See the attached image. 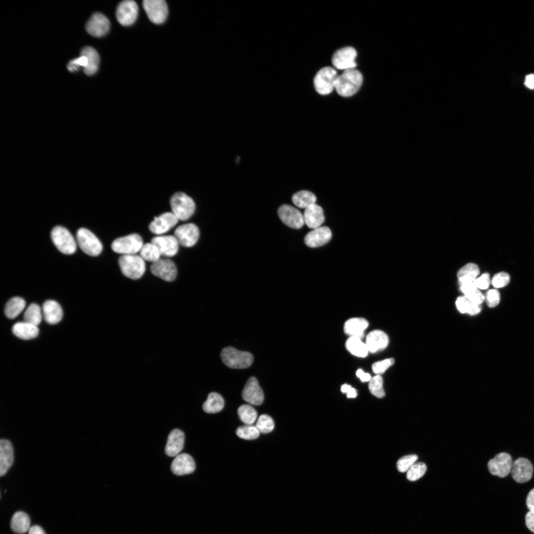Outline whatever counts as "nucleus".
Masks as SVG:
<instances>
[{
  "label": "nucleus",
  "mask_w": 534,
  "mask_h": 534,
  "mask_svg": "<svg viewBox=\"0 0 534 534\" xmlns=\"http://www.w3.org/2000/svg\"><path fill=\"white\" fill-rule=\"evenodd\" d=\"M362 81L361 73L355 68H351L344 70L341 75L337 76L334 88L340 95L349 97L359 90Z\"/></svg>",
  "instance_id": "obj_1"
},
{
  "label": "nucleus",
  "mask_w": 534,
  "mask_h": 534,
  "mask_svg": "<svg viewBox=\"0 0 534 534\" xmlns=\"http://www.w3.org/2000/svg\"><path fill=\"white\" fill-rule=\"evenodd\" d=\"M221 357L226 366L233 369L247 368L251 365L254 358L251 353L241 351L232 347L223 348Z\"/></svg>",
  "instance_id": "obj_2"
},
{
  "label": "nucleus",
  "mask_w": 534,
  "mask_h": 534,
  "mask_svg": "<svg viewBox=\"0 0 534 534\" xmlns=\"http://www.w3.org/2000/svg\"><path fill=\"white\" fill-rule=\"evenodd\" d=\"M145 261L140 256L125 255L121 256L118 261L122 273L132 279L140 278L145 270Z\"/></svg>",
  "instance_id": "obj_3"
},
{
  "label": "nucleus",
  "mask_w": 534,
  "mask_h": 534,
  "mask_svg": "<svg viewBox=\"0 0 534 534\" xmlns=\"http://www.w3.org/2000/svg\"><path fill=\"white\" fill-rule=\"evenodd\" d=\"M170 204L172 213L180 220H188L194 213L195 204L193 199L186 194L178 192L171 197Z\"/></svg>",
  "instance_id": "obj_4"
},
{
  "label": "nucleus",
  "mask_w": 534,
  "mask_h": 534,
  "mask_svg": "<svg viewBox=\"0 0 534 534\" xmlns=\"http://www.w3.org/2000/svg\"><path fill=\"white\" fill-rule=\"evenodd\" d=\"M52 241L62 253L71 255L75 253L77 248L75 240L70 231L64 227L56 226L51 232Z\"/></svg>",
  "instance_id": "obj_5"
},
{
  "label": "nucleus",
  "mask_w": 534,
  "mask_h": 534,
  "mask_svg": "<svg viewBox=\"0 0 534 534\" xmlns=\"http://www.w3.org/2000/svg\"><path fill=\"white\" fill-rule=\"evenodd\" d=\"M143 245L141 237L133 233L116 239L112 242L111 248L115 252L122 255H133L139 252Z\"/></svg>",
  "instance_id": "obj_6"
},
{
  "label": "nucleus",
  "mask_w": 534,
  "mask_h": 534,
  "mask_svg": "<svg viewBox=\"0 0 534 534\" xmlns=\"http://www.w3.org/2000/svg\"><path fill=\"white\" fill-rule=\"evenodd\" d=\"M77 243L86 254L96 256L102 250V244L98 238L90 230L85 228H79L76 234Z\"/></svg>",
  "instance_id": "obj_7"
},
{
  "label": "nucleus",
  "mask_w": 534,
  "mask_h": 534,
  "mask_svg": "<svg viewBox=\"0 0 534 534\" xmlns=\"http://www.w3.org/2000/svg\"><path fill=\"white\" fill-rule=\"evenodd\" d=\"M337 76L336 71L331 67L321 68L316 73L313 80L316 91L322 95L330 93L334 88Z\"/></svg>",
  "instance_id": "obj_8"
},
{
  "label": "nucleus",
  "mask_w": 534,
  "mask_h": 534,
  "mask_svg": "<svg viewBox=\"0 0 534 534\" xmlns=\"http://www.w3.org/2000/svg\"><path fill=\"white\" fill-rule=\"evenodd\" d=\"M143 8L149 20L156 24L164 23L168 14V7L164 0H144Z\"/></svg>",
  "instance_id": "obj_9"
},
{
  "label": "nucleus",
  "mask_w": 534,
  "mask_h": 534,
  "mask_svg": "<svg viewBox=\"0 0 534 534\" xmlns=\"http://www.w3.org/2000/svg\"><path fill=\"white\" fill-rule=\"evenodd\" d=\"M513 463L511 456L507 452H502L489 460L488 468L491 475L504 478L510 473Z\"/></svg>",
  "instance_id": "obj_10"
},
{
  "label": "nucleus",
  "mask_w": 534,
  "mask_h": 534,
  "mask_svg": "<svg viewBox=\"0 0 534 534\" xmlns=\"http://www.w3.org/2000/svg\"><path fill=\"white\" fill-rule=\"evenodd\" d=\"M138 13V7L137 3L134 0H126L118 4L116 16L121 25L129 26L136 20Z\"/></svg>",
  "instance_id": "obj_11"
},
{
  "label": "nucleus",
  "mask_w": 534,
  "mask_h": 534,
  "mask_svg": "<svg viewBox=\"0 0 534 534\" xmlns=\"http://www.w3.org/2000/svg\"><path fill=\"white\" fill-rule=\"evenodd\" d=\"M278 215L286 225L294 229H299L304 224L303 214L295 207L283 204L277 211Z\"/></svg>",
  "instance_id": "obj_12"
},
{
  "label": "nucleus",
  "mask_w": 534,
  "mask_h": 534,
  "mask_svg": "<svg viewBox=\"0 0 534 534\" xmlns=\"http://www.w3.org/2000/svg\"><path fill=\"white\" fill-rule=\"evenodd\" d=\"M174 236L179 244L185 247H190L197 242L199 237V230L197 225L193 223H185L176 229Z\"/></svg>",
  "instance_id": "obj_13"
},
{
  "label": "nucleus",
  "mask_w": 534,
  "mask_h": 534,
  "mask_svg": "<svg viewBox=\"0 0 534 534\" xmlns=\"http://www.w3.org/2000/svg\"><path fill=\"white\" fill-rule=\"evenodd\" d=\"M357 53L352 46L343 47L337 50L332 58L333 66L338 69L347 70L356 66L355 58Z\"/></svg>",
  "instance_id": "obj_14"
},
{
  "label": "nucleus",
  "mask_w": 534,
  "mask_h": 534,
  "mask_svg": "<svg viewBox=\"0 0 534 534\" xmlns=\"http://www.w3.org/2000/svg\"><path fill=\"white\" fill-rule=\"evenodd\" d=\"M150 269L154 275L167 281L174 280L177 274L175 263L168 259L160 258L151 264Z\"/></svg>",
  "instance_id": "obj_15"
},
{
  "label": "nucleus",
  "mask_w": 534,
  "mask_h": 534,
  "mask_svg": "<svg viewBox=\"0 0 534 534\" xmlns=\"http://www.w3.org/2000/svg\"><path fill=\"white\" fill-rule=\"evenodd\" d=\"M533 471V466L530 461L526 458L519 457L513 462L511 474L515 481L524 483L530 480Z\"/></svg>",
  "instance_id": "obj_16"
},
{
  "label": "nucleus",
  "mask_w": 534,
  "mask_h": 534,
  "mask_svg": "<svg viewBox=\"0 0 534 534\" xmlns=\"http://www.w3.org/2000/svg\"><path fill=\"white\" fill-rule=\"evenodd\" d=\"M110 23L104 14L96 12L88 21L86 29L91 36L101 37L105 36L110 30Z\"/></svg>",
  "instance_id": "obj_17"
},
{
  "label": "nucleus",
  "mask_w": 534,
  "mask_h": 534,
  "mask_svg": "<svg viewBox=\"0 0 534 534\" xmlns=\"http://www.w3.org/2000/svg\"><path fill=\"white\" fill-rule=\"evenodd\" d=\"M242 397L245 401L252 405H259L263 403L264 393L255 377H251L248 380L242 391Z\"/></svg>",
  "instance_id": "obj_18"
},
{
  "label": "nucleus",
  "mask_w": 534,
  "mask_h": 534,
  "mask_svg": "<svg viewBox=\"0 0 534 534\" xmlns=\"http://www.w3.org/2000/svg\"><path fill=\"white\" fill-rule=\"evenodd\" d=\"M178 219L172 212L163 213L154 218L149 225L150 231L160 235L168 232L178 223Z\"/></svg>",
  "instance_id": "obj_19"
},
{
  "label": "nucleus",
  "mask_w": 534,
  "mask_h": 534,
  "mask_svg": "<svg viewBox=\"0 0 534 534\" xmlns=\"http://www.w3.org/2000/svg\"><path fill=\"white\" fill-rule=\"evenodd\" d=\"M151 242L157 247L161 255L164 257H173L178 250L179 243L174 235L155 236L152 238Z\"/></svg>",
  "instance_id": "obj_20"
},
{
  "label": "nucleus",
  "mask_w": 534,
  "mask_h": 534,
  "mask_svg": "<svg viewBox=\"0 0 534 534\" xmlns=\"http://www.w3.org/2000/svg\"><path fill=\"white\" fill-rule=\"evenodd\" d=\"M331 237L332 233L328 227L320 226L308 232L304 238V242L309 247H318L327 243Z\"/></svg>",
  "instance_id": "obj_21"
},
{
  "label": "nucleus",
  "mask_w": 534,
  "mask_h": 534,
  "mask_svg": "<svg viewBox=\"0 0 534 534\" xmlns=\"http://www.w3.org/2000/svg\"><path fill=\"white\" fill-rule=\"evenodd\" d=\"M171 469L174 474L178 476L191 474L195 469V462L190 455L179 454L173 460Z\"/></svg>",
  "instance_id": "obj_22"
},
{
  "label": "nucleus",
  "mask_w": 534,
  "mask_h": 534,
  "mask_svg": "<svg viewBox=\"0 0 534 534\" xmlns=\"http://www.w3.org/2000/svg\"><path fill=\"white\" fill-rule=\"evenodd\" d=\"M389 342L387 334L380 330L370 332L366 337V345L369 352L374 353L385 349Z\"/></svg>",
  "instance_id": "obj_23"
},
{
  "label": "nucleus",
  "mask_w": 534,
  "mask_h": 534,
  "mask_svg": "<svg viewBox=\"0 0 534 534\" xmlns=\"http://www.w3.org/2000/svg\"><path fill=\"white\" fill-rule=\"evenodd\" d=\"M303 217L305 223L312 229L320 227L325 220L322 208L315 203L305 209Z\"/></svg>",
  "instance_id": "obj_24"
},
{
  "label": "nucleus",
  "mask_w": 534,
  "mask_h": 534,
  "mask_svg": "<svg viewBox=\"0 0 534 534\" xmlns=\"http://www.w3.org/2000/svg\"><path fill=\"white\" fill-rule=\"evenodd\" d=\"M184 434L180 430H172L168 436L165 451L171 457L176 456L183 449L184 443Z\"/></svg>",
  "instance_id": "obj_25"
},
{
  "label": "nucleus",
  "mask_w": 534,
  "mask_h": 534,
  "mask_svg": "<svg viewBox=\"0 0 534 534\" xmlns=\"http://www.w3.org/2000/svg\"><path fill=\"white\" fill-rule=\"evenodd\" d=\"M43 315L44 320L50 324L58 323L63 316V311L60 305L55 301H45L42 306Z\"/></svg>",
  "instance_id": "obj_26"
},
{
  "label": "nucleus",
  "mask_w": 534,
  "mask_h": 534,
  "mask_svg": "<svg viewBox=\"0 0 534 534\" xmlns=\"http://www.w3.org/2000/svg\"><path fill=\"white\" fill-rule=\"evenodd\" d=\"M14 459L11 442L5 439L0 442V475L4 476L12 465Z\"/></svg>",
  "instance_id": "obj_27"
},
{
  "label": "nucleus",
  "mask_w": 534,
  "mask_h": 534,
  "mask_svg": "<svg viewBox=\"0 0 534 534\" xmlns=\"http://www.w3.org/2000/svg\"><path fill=\"white\" fill-rule=\"evenodd\" d=\"M368 326L366 319L361 317H354L347 320L344 324L345 333L350 337H356L362 339L365 330Z\"/></svg>",
  "instance_id": "obj_28"
},
{
  "label": "nucleus",
  "mask_w": 534,
  "mask_h": 534,
  "mask_svg": "<svg viewBox=\"0 0 534 534\" xmlns=\"http://www.w3.org/2000/svg\"><path fill=\"white\" fill-rule=\"evenodd\" d=\"M12 331L16 336L23 340L34 338L39 332L37 326L25 321L15 323L12 326Z\"/></svg>",
  "instance_id": "obj_29"
},
{
  "label": "nucleus",
  "mask_w": 534,
  "mask_h": 534,
  "mask_svg": "<svg viewBox=\"0 0 534 534\" xmlns=\"http://www.w3.org/2000/svg\"><path fill=\"white\" fill-rule=\"evenodd\" d=\"M80 55L85 56L87 59V66L84 69L85 73L89 76L95 74L98 70L100 61L97 51L92 47L88 46L82 49Z\"/></svg>",
  "instance_id": "obj_30"
},
{
  "label": "nucleus",
  "mask_w": 534,
  "mask_h": 534,
  "mask_svg": "<svg viewBox=\"0 0 534 534\" xmlns=\"http://www.w3.org/2000/svg\"><path fill=\"white\" fill-rule=\"evenodd\" d=\"M10 527L12 530L16 533H26L31 527L29 516L23 511L15 512L11 518Z\"/></svg>",
  "instance_id": "obj_31"
},
{
  "label": "nucleus",
  "mask_w": 534,
  "mask_h": 534,
  "mask_svg": "<svg viewBox=\"0 0 534 534\" xmlns=\"http://www.w3.org/2000/svg\"><path fill=\"white\" fill-rule=\"evenodd\" d=\"M224 405L223 398L216 392L210 393L203 404V409L207 413H215L221 411Z\"/></svg>",
  "instance_id": "obj_32"
},
{
  "label": "nucleus",
  "mask_w": 534,
  "mask_h": 534,
  "mask_svg": "<svg viewBox=\"0 0 534 534\" xmlns=\"http://www.w3.org/2000/svg\"><path fill=\"white\" fill-rule=\"evenodd\" d=\"M480 273L478 266L474 263H468L461 267L457 272V277L461 283L473 282Z\"/></svg>",
  "instance_id": "obj_33"
},
{
  "label": "nucleus",
  "mask_w": 534,
  "mask_h": 534,
  "mask_svg": "<svg viewBox=\"0 0 534 534\" xmlns=\"http://www.w3.org/2000/svg\"><path fill=\"white\" fill-rule=\"evenodd\" d=\"M347 350L352 355L361 357L367 356L369 352L365 343L356 337H350L346 342Z\"/></svg>",
  "instance_id": "obj_34"
},
{
  "label": "nucleus",
  "mask_w": 534,
  "mask_h": 534,
  "mask_svg": "<svg viewBox=\"0 0 534 534\" xmlns=\"http://www.w3.org/2000/svg\"><path fill=\"white\" fill-rule=\"evenodd\" d=\"M25 306L26 302L23 298L19 297H13L6 304L5 314L8 318L13 319L23 311Z\"/></svg>",
  "instance_id": "obj_35"
},
{
  "label": "nucleus",
  "mask_w": 534,
  "mask_h": 534,
  "mask_svg": "<svg viewBox=\"0 0 534 534\" xmlns=\"http://www.w3.org/2000/svg\"><path fill=\"white\" fill-rule=\"evenodd\" d=\"M455 305L461 313H467L471 315L478 314L482 310L481 305L472 302L465 296L458 297L456 300Z\"/></svg>",
  "instance_id": "obj_36"
},
{
  "label": "nucleus",
  "mask_w": 534,
  "mask_h": 534,
  "mask_svg": "<svg viewBox=\"0 0 534 534\" xmlns=\"http://www.w3.org/2000/svg\"><path fill=\"white\" fill-rule=\"evenodd\" d=\"M292 201L297 207L306 209L310 205L315 203L316 198L311 191L301 190L292 196Z\"/></svg>",
  "instance_id": "obj_37"
},
{
  "label": "nucleus",
  "mask_w": 534,
  "mask_h": 534,
  "mask_svg": "<svg viewBox=\"0 0 534 534\" xmlns=\"http://www.w3.org/2000/svg\"><path fill=\"white\" fill-rule=\"evenodd\" d=\"M43 315L42 309L36 304H31L25 311L24 315V321L38 326L41 323Z\"/></svg>",
  "instance_id": "obj_38"
},
{
  "label": "nucleus",
  "mask_w": 534,
  "mask_h": 534,
  "mask_svg": "<svg viewBox=\"0 0 534 534\" xmlns=\"http://www.w3.org/2000/svg\"><path fill=\"white\" fill-rule=\"evenodd\" d=\"M139 253L140 257L144 261L152 263L159 260L161 256L157 247L152 242L143 244Z\"/></svg>",
  "instance_id": "obj_39"
},
{
  "label": "nucleus",
  "mask_w": 534,
  "mask_h": 534,
  "mask_svg": "<svg viewBox=\"0 0 534 534\" xmlns=\"http://www.w3.org/2000/svg\"><path fill=\"white\" fill-rule=\"evenodd\" d=\"M239 417L246 425H252L257 418L256 410L250 404H243L237 410Z\"/></svg>",
  "instance_id": "obj_40"
},
{
  "label": "nucleus",
  "mask_w": 534,
  "mask_h": 534,
  "mask_svg": "<svg viewBox=\"0 0 534 534\" xmlns=\"http://www.w3.org/2000/svg\"><path fill=\"white\" fill-rule=\"evenodd\" d=\"M368 388L370 393L378 398H382L385 396L383 378L380 375H376L371 378L369 381Z\"/></svg>",
  "instance_id": "obj_41"
},
{
  "label": "nucleus",
  "mask_w": 534,
  "mask_h": 534,
  "mask_svg": "<svg viewBox=\"0 0 534 534\" xmlns=\"http://www.w3.org/2000/svg\"><path fill=\"white\" fill-rule=\"evenodd\" d=\"M260 432L255 426L246 425L240 426L236 429V434L240 438L251 440L258 438Z\"/></svg>",
  "instance_id": "obj_42"
},
{
  "label": "nucleus",
  "mask_w": 534,
  "mask_h": 534,
  "mask_svg": "<svg viewBox=\"0 0 534 534\" xmlns=\"http://www.w3.org/2000/svg\"><path fill=\"white\" fill-rule=\"evenodd\" d=\"M426 470L424 463L415 462L407 470L406 478L410 481H415L424 475Z\"/></svg>",
  "instance_id": "obj_43"
},
{
  "label": "nucleus",
  "mask_w": 534,
  "mask_h": 534,
  "mask_svg": "<svg viewBox=\"0 0 534 534\" xmlns=\"http://www.w3.org/2000/svg\"><path fill=\"white\" fill-rule=\"evenodd\" d=\"M255 426L260 433L267 434L273 430L274 423L273 419L270 416L262 414L258 418Z\"/></svg>",
  "instance_id": "obj_44"
},
{
  "label": "nucleus",
  "mask_w": 534,
  "mask_h": 534,
  "mask_svg": "<svg viewBox=\"0 0 534 534\" xmlns=\"http://www.w3.org/2000/svg\"><path fill=\"white\" fill-rule=\"evenodd\" d=\"M463 293L466 298L475 304L481 305L485 299L484 296L475 285L467 288Z\"/></svg>",
  "instance_id": "obj_45"
},
{
  "label": "nucleus",
  "mask_w": 534,
  "mask_h": 534,
  "mask_svg": "<svg viewBox=\"0 0 534 534\" xmlns=\"http://www.w3.org/2000/svg\"><path fill=\"white\" fill-rule=\"evenodd\" d=\"M417 459L418 456L415 454L407 455L400 458L397 463L398 471L402 473L407 471Z\"/></svg>",
  "instance_id": "obj_46"
},
{
  "label": "nucleus",
  "mask_w": 534,
  "mask_h": 534,
  "mask_svg": "<svg viewBox=\"0 0 534 534\" xmlns=\"http://www.w3.org/2000/svg\"><path fill=\"white\" fill-rule=\"evenodd\" d=\"M394 363L395 360L393 358L385 359L374 363L372 365V369L376 375H380L384 373Z\"/></svg>",
  "instance_id": "obj_47"
},
{
  "label": "nucleus",
  "mask_w": 534,
  "mask_h": 534,
  "mask_svg": "<svg viewBox=\"0 0 534 534\" xmlns=\"http://www.w3.org/2000/svg\"><path fill=\"white\" fill-rule=\"evenodd\" d=\"M510 275L506 272L501 271L495 274L491 280L493 286L496 288L504 287L509 283Z\"/></svg>",
  "instance_id": "obj_48"
},
{
  "label": "nucleus",
  "mask_w": 534,
  "mask_h": 534,
  "mask_svg": "<svg viewBox=\"0 0 534 534\" xmlns=\"http://www.w3.org/2000/svg\"><path fill=\"white\" fill-rule=\"evenodd\" d=\"M87 66V57L84 55H80V57L71 60L68 63L67 68L69 71L74 72L79 71L81 67H83L84 69Z\"/></svg>",
  "instance_id": "obj_49"
},
{
  "label": "nucleus",
  "mask_w": 534,
  "mask_h": 534,
  "mask_svg": "<svg viewBox=\"0 0 534 534\" xmlns=\"http://www.w3.org/2000/svg\"><path fill=\"white\" fill-rule=\"evenodd\" d=\"M485 299L488 307L494 308L499 303L500 295L497 289H490L487 292Z\"/></svg>",
  "instance_id": "obj_50"
},
{
  "label": "nucleus",
  "mask_w": 534,
  "mask_h": 534,
  "mask_svg": "<svg viewBox=\"0 0 534 534\" xmlns=\"http://www.w3.org/2000/svg\"><path fill=\"white\" fill-rule=\"evenodd\" d=\"M474 283L479 289H486L488 288L490 283V275L488 273H485L480 277L477 278Z\"/></svg>",
  "instance_id": "obj_51"
},
{
  "label": "nucleus",
  "mask_w": 534,
  "mask_h": 534,
  "mask_svg": "<svg viewBox=\"0 0 534 534\" xmlns=\"http://www.w3.org/2000/svg\"><path fill=\"white\" fill-rule=\"evenodd\" d=\"M341 390L342 393H346L348 398H355L357 396L356 390L348 384H344L341 386Z\"/></svg>",
  "instance_id": "obj_52"
},
{
  "label": "nucleus",
  "mask_w": 534,
  "mask_h": 534,
  "mask_svg": "<svg viewBox=\"0 0 534 534\" xmlns=\"http://www.w3.org/2000/svg\"><path fill=\"white\" fill-rule=\"evenodd\" d=\"M525 523L527 528L534 533V512L529 511L525 516Z\"/></svg>",
  "instance_id": "obj_53"
},
{
  "label": "nucleus",
  "mask_w": 534,
  "mask_h": 534,
  "mask_svg": "<svg viewBox=\"0 0 534 534\" xmlns=\"http://www.w3.org/2000/svg\"><path fill=\"white\" fill-rule=\"evenodd\" d=\"M526 505L530 511L534 512V488L532 489L527 495Z\"/></svg>",
  "instance_id": "obj_54"
},
{
  "label": "nucleus",
  "mask_w": 534,
  "mask_h": 534,
  "mask_svg": "<svg viewBox=\"0 0 534 534\" xmlns=\"http://www.w3.org/2000/svg\"><path fill=\"white\" fill-rule=\"evenodd\" d=\"M356 375L363 382H369L371 379V377L369 373L364 372L361 369H358L356 371Z\"/></svg>",
  "instance_id": "obj_55"
},
{
  "label": "nucleus",
  "mask_w": 534,
  "mask_h": 534,
  "mask_svg": "<svg viewBox=\"0 0 534 534\" xmlns=\"http://www.w3.org/2000/svg\"><path fill=\"white\" fill-rule=\"evenodd\" d=\"M524 84L527 88L534 89V74L527 75L525 78Z\"/></svg>",
  "instance_id": "obj_56"
},
{
  "label": "nucleus",
  "mask_w": 534,
  "mask_h": 534,
  "mask_svg": "<svg viewBox=\"0 0 534 534\" xmlns=\"http://www.w3.org/2000/svg\"><path fill=\"white\" fill-rule=\"evenodd\" d=\"M28 534H45V533L42 527L38 525H34L29 529Z\"/></svg>",
  "instance_id": "obj_57"
}]
</instances>
